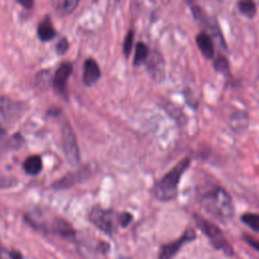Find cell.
<instances>
[{"instance_id": "obj_1", "label": "cell", "mask_w": 259, "mask_h": 259, "mask_svg": "<svg viewBox=\"0 0 259 259\" xmlns=\"http://www.w3.org/2000/svg\"><path fill=\"white\" fill-rule=\"evenodd\" d=\"M191 163L190 158H184L155 183L152 193L160 201H169L178 194V185L183 174L187 171Z\"/></svg>"}, {"instance_id": "obj_2", "label": "cell", "mask_w": 259, "mask_h": 259, "mask_svg": "<svg viewBox=\"0 0 259 259\" xmlns=\"http://www.w3.org/2000/svg\"><path fill=\"white\" fill-rule=\"evenodd\" d=\"M201 205L206 212L221 220H230L234 215V204L231 195L221 186H215L201 197Z\"/></svg>"}, {"instance_id": "obj_3", "label": "cell", "mask_w": 259, "mask_h": 259, "mask_svg": "<svg viewBox=\"0 0 259 259\" xmlns=\"http://www.w3.org/2000/svg\"><path fill=\"white\" fill-rule=\"evenodd\" d=\"M193 221L196 227L206 236L210 244L217 250H221L227 256H233L234 250L228 240L225 238L223 231L211 222L205 220L201 215L193 214Z\"/></svg>"}, {"instance_id": "obj_4", "label": "cell", "mask_w": 259, "mask_h": 259, "mask_svg": "<svg viewBox=\"0 0 259 259\" xmlns=\"http://www.w3.org/2000/svg\"><path fill=\"white\" fill-rule=\"evenodd\" d=\"M62 143L65 157L72 167H76L80 162V152L77 145L75 134L69 123L62 127Z\"/></svg>"}, {"instance_id": "obj_5", "label": "cell", "mask_w": 259, "mask_h": 259, "mask_svg": "<svg viewBox=\"0 0 259 259\" xmlns=\"http://www.w3.org/2000/svg\"><path fill=\"white\" fill-rule=\"evenodd\" d=\"M89 219L91 223L99 230L112 235L114 232V213L109 209H103L101 207H93L90 211Z\"/></svg>"}, {"instance_id": "obj_6", "label": "cell", "mask_w": 259, "mask_h": 259, "mask_svg": "<svg viewBox=\"0 0 259 259\" xmlns=\"http://www.w3.org/2000/svg\"><path fill=\"white\" fill-rule=\"evenodd\" d=\"M196 239V234L194 232V230L188 228L187 230L184 231V233L182 234V236L177 239L176 241L163 245L159 254V258L161 259H168V258H172L174 257L179 250L188 242H191L193 240Z\"/></svg>"}, {"instance_id": "obj_7", "label": "cell", "mask_w": 259, "mask_h": 259, "mask_svg": "<svg viewBox=\"0 0 259 259\" xmlns=\"http://www.w3.org/2000/svg\"><path fill=\"white\" fill-rule=\"evenodd\" d=\"M147 68L153 79L161 81L164 78V61L162 56L154 51L149 54L147 58Z\"/></svg>"}, {"instance_id": "obj_8", "label": "cell", "mask_w": 259, "mask_h": 259, "mask_svg": "<svg viewBox=\"0 0 259 259\" xmlns=\"http://www.w3.org/2000/svg\"><path fill=\"white\" fill-rule=\"evenodd\" d=\"M73 67L70 63H63L55 73L54 87L59 93H65L67 88V81L71 76Z\"/></svg>"}, {"instance_id": "obj_9", "label": "cell", "mask_w": 259, "mask_h": 259, "mask_svg": "<svg viewBox=\"0 0 259 259\" xmlns=\"http://www.w3.org/2000/svg\"><path fill=\"white\" fill-rule=\"evenodd\" d=\"M100 78V69L93 59H87L84 63L83 82L86 86H92Z\"/></svg>"}, {"instance_id": "obj_10", "label": "cell", "mask_w": 259, "mask_h": 259, "mask_svg": "<svg viewBox=\"0 0 259 259\" xmlns=\"http://www.w3.org/2000/svg\"><path fill=\"white\" fill-rule=\"evenodd\" d=\"M86 172H87V170L80 169V170H78V171H76L74 173H70L67 176L63 177L62 179L56 181L53 184V187L55 189H64V188L71 187V186L75 185L76 183H79L82 180H84L87 177Z\"/></svg>"}, {"instance_id": "obj_11", "label": "cell", "mask_w": 259, "mask_h": 259, "mask_svg": "<svg viewBox=\"0 0 259 259\" xmlns=\"http://www.w3.org/2000/svg\"><path fill=\"white\" fill-rule=\"evenodd\" d=\"M195 40L200 53L205 59L210 60L214 57V47L210 36L207 33L205 32L198 33L195 37Z\"/></svg>"}, {"instance_id": "obj_12", "label": "cell", "mask_w": 259, "mask_h": 259, "mask_svg": "<svg viewBox=\"0 0 259 259\" xmlns=\"http://www.w3.org/2000/svg\"><path fill=\"white\" fill-rule=\"evenodd\" d=\"M230 126L233 132L241 134L245 132L249 126V115L245 111H238L231 116Z\"/></svg>"}, {"instance_id": "obj_13", "label": "cell", "mask_w": 259, "mask_h": 259, "mask_svg": "<svg viewBox=\"0 0 259 259\" xmlns=\"http://www.w3.org/2000/svg\"><path fill=\"white\" fill-rule=\"evenodd\" d=\"M53 232L67 239H72L75 236V231L72 226L63 219H57L53 223Z\"/></svg>"}, {"instance_id": "obj_14", "label": "cell", "mask_w": 259, "mask_h": 259, "mask_svg": "<svg viewBox=\"0 0 259 259\" xmlns=\"http://www.w3.org/2000/svg\"><path fill=\"white\" fill-rule=\"evenodd\" d=\"M37 35L42 41H49L56 35V30L49 18H45L37 26Z\"/></svg>"}, {"instance_id": "obj_15", "label": "cell", "mask_w": 259, "mask_h": 259, "mask_svg": "<svg viewBox=\"0 0 259 259\" xmlns=\"http://www.w3.org/2000/svg\"><path fill=\"white\" fill-rule=\"evenodd\" d=\"M42 168L41 159L39 156L32 155L27 157L23 162V169L29 175H37Z\"/></svg>"}, {"instance_id": "obj_16", "label": "cell", "mask_w": 259, "mask_h": 259, "mask_svg": "<svg viewBox=\"0 0 259 259\" xmlns=\"http://www.w3.org/2000/svg\"><path fill=\"white\" fill-rule=\"evenodd\" d=\"M19 106L18 104H15L13 101L0 97V119H6L8 117H11L13 115V112H18Z\"/></svg>"}, {"instance_id": "obj_17", "label": "cell", "mask_w": 259, "mask_h": 259, "mask_svg": "<svg viewBox=\"0 0 259 259\" xmlns=\"http://www.w3.org/2000/svg\"><path fill=\"white\" fill-rule=\"evenodd\" d=\"M149 56L148 47L144 42H138L135 50V58H134V65L140 66L143 62L147 60Z\"/></svg>"}, {"instance_id": "obj_18", "label": "cell", "mask_w": 259, "mask_h": 259, "mask_svg": "<svg viewBox=\"0 0 259 259\" xmlns=\"http://www.w3.org/2000/svg\"><path fill=\"white\" fill-rule=\"evenodd\" d=\"M241 221L254 232L259 233V213L246 212L241 215Z\"/></svg>"}, {"instance_id": "obj_19", "label": "cell", "mask_w": 259, "mask_h": 259, "mask_svg": "<svg viewBox=\"0 0 259 259\" xmlns=\"http://www.w3.org/2000/svg\"><path fill=\"white\" fill-rule=\"evenodd\" d=\"M239 10L245 16L251 18L256 14V6L253 0H240L238 3Z\"/></svg>"}, {"instance_id": "obj_20", "label": "cell", "mask_w": 259, "mask_h": 259, "mask_svg": "<svg viewBox=\"0 0 259 259\" xmlns=\"http://www.w3.org/2000/svg\"><path fill=\"white\" fill-rule=\"evenodd\" d=\"M80 0H55L57 9L62 13H71L78 5Z\"/></svg>"}, {"instance_id": "obj_21", "label": "cell", "mask_w": 259, "mask_h": 259, "mask_svg": "<svg viewBox=\"0 0 259 259\" xmlns=\"http://www.w3.org/2000/svg\"><path fill=\"white\" fill-rule=\"evenodd\" d=\"M213 68L217 72L222 73V74H229L230 73V65H229V61L228 59L223 56V55H219L214 62H213Z\"/></svg>"}, {"instance_id": "obj_22", "label": "cell", "mask_w": 259, "mask_h": 259, "mask_svg": "<svg viewBox=\"0 0 259 259\" xmlns=\"http://www.w3.org/2000/svg\"><path fill=\"white\" fill-rule=\"evenodd\" d=\"M133 45H134V31L130 30L127 32V34L125 35L124 41H123V53L124 55L127 57L133 49Z\"/></svg>"}, {"instance_id": "obj_23", "label": "cell", "mask_w": 259, "mask_h": 259, "mask_svg": "<svg viewBox=\"0 0 259 259\" xmlns=\"http://www.w3.org/2000/svg\"><path fill=\"white\" fill-rule=\"evenodd\" d=\"M21 255L15 251H8L0 246V258H20Z\"/></svg>"}, {"instance_id": "obj_24", "label": "cell", "mask_w": 259, "mask_h": 259, "mask_svg": "<svg viewBox=\"0 0 259 259\" xmlns=\"http://www.w3.org/2000/svg\"><path fill=\"white\" fill-rule=\"evenodd\" d=\"M68 48H69V44H68L67 39L66 38H61L59 40V42L57 44L56 50H57L58 54L63 55V54H65L68 51Z\"/></svg>"}, {"instance_id": "obj_25", "label": "cell", "mask_w": 259, "mask_h": 259, "mask_svg": "<svg viewBox=\"0 0 259 259\" xmlns=\"http://www.w3.org/2000/svg\"><path fill=\"white\" fill-rule=\"evenodd\" d=\"M243 239H244V241H245L249 246H251L253 249H255L256 251L259 252V241H258V240H256V239H254V238H252V237H250V236H247V235L243 236Z\"/></svg>"}, {"instance_id": "obj_26", "label": "cell", "mask_w": 259, "mask_h": 259, "mask_svg": "<svg viewBox=\"0 0 259 259\" xmlns=\"http://www.w3.org/2000/svg\"><path fill=\"white\" fill-rule=\"evenodd\" d=\"M119 224L122 226V227H126L133 220V217L131 213L128 212H123L122 214L119 215Z\"/></svg>"}, {"instance_id": "obj_27", "label": "cell", "mask_w": 259, "mask_h": 259, "mask_svg": "<svg viewBox=\"0 0 259 259\" xmlns=\"http://www.w3.org/2000/svg\"><path fill=\"white\" fill-rule=\"evenodd\" d=\"M22 7L24 8H31L33 6V3H34V0H16Z\"/></svg>"}, {"instance_id": "obj_28", "label": "cell", "mask_w": 259, "mask_h": 259, "mask_svg": "<svg viewBox=\"0 0 259 259\" xmlns=\"http://www.w3.org/2000/svg\"><path fill=\"white\" fill-rule=\"evenodd\" d=\"M11 181H9V180H7V179H2V178H0V187H5V186H9V185H11Z\"/></svg>"}]
</instances>
